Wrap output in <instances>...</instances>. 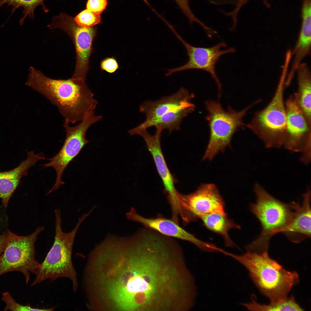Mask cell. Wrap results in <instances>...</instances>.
Here are the masks:
<instances>
[{
  "label": "cell",
  "instance_id": "obj_17",
  "mask_svg": "<svg viewBox=\"0 0 311 311\" xmlns=\"http://www.w3.org/2000/svg\"><path fill=\"white\" fill-rule=\"evenodd\" d=\"M43 153L35 154L33 151L27 153L26 159L16 168L12 170L0 172V199L5 208L23 176L26 175L28 169L38 161L46 160Z\"/></svg>",
  "mask_w": 311,
  "mask_h": 311
},
{
  "label": "cell",
  "instance_id": "obj_2",
  "mask_svg": "<svg viewBox=\"0 0 311 311\" xmlns=\"http://www.w3.org/2000/svg\"><path fill=\"white\" fill-rule=\"evenodd\" d=\"M225 255L235 259L246 268L260 292L271 302L283 300L293 286L299 283L295 272L288 271L269 256L268 251L247 252L237 255L227 252Z\"/></svg>",
  "mask_w": 311,
  "mask_h": 311
},
{
  "label": "cell",
  "instance_id": "obj_26",
  "mask_svg": "<svg viewBox=\"0 0 311 311\" xmlns=\"http://www.w3.org/2000/svg\"><path fill=\"white\" fill-rule=\"evenodd\" d=\"M107 4V0H88L86 8L91 11L100 15L105 9Z\"/></svg>",
  "mask_w": 311,
  "mask_h": 311
},
{
  "label": "cell",
  "instance_id": "obj_18",
  "mask_svg": "<svg viewBox=\"0 0 311 311\" xmlns=\"http://www.w3.org/2000/svg\"><path fill=\"white\" fill-rule=\"evenodd\" d=\"M302 22L297 40L292 54L293 60L289 73L295 75L303 60L310 54L311 40V9L306 7L301 10Z\"/></svg>",
  "mask_w": 311,
  "mask_h": 311
},
{
  "label": "cell",
  "instance_id": "obj_6",
  "mask_svg": "<svg viewBox=\"0 0 311 311\" xmlns=\"http://www.w3.org/2000/svg\"><path fill=\"white\" fill-rule=\"evenodd\" d=\"M257 200L251 204V212L261 224L262 231L257 238L270 243L274 235L284 232L292 217L293 211L291 203L286 204L269 194L258 184L254 187Z\"/></svg>",
  "mask_w": 311,
  "mask_h": 311
},
{
  "label": "cell",
  "instance_id": "obj_19",
  "mask_svg": "<svg viewBox=\"0 0 311 311\" xmlns=\"http://www.w3.org/2000/svg\"><path fill=\"white\" fill-rule=\"evenodd\" d=\"M297 73L298 90L296 93L297 102L308 122L311 124V73L306 63H301Z\"/></svg>",
  "mask_w": 311,
  "mask_h": 311
},
{
  "label": "cell",
  "instance_id": "obj_28",
  "mask_svg": "<svg viewBox=\"0 0 311 311\" xmlns=\"http://www.w3.org/2000/svg\"><path fill=\"white\" fill-rule=\"evenodd\" d=\"M8 237L7 232L0 235V258L5 249Z\"/></svg>",
  "mask_w": 311,
  "mask_h": 311
},
{
  "label": "cell",
  "instance_id": "obj_20",
  "mask_svg": "<svg viewBox=\"0 0 311 311\" xmlns=\"http://www.w3.org/2000/svg\"><path fill=\"white\" fill-rule=\"evenodd\" d=\"M195 106L177 111H170L155 119L145 120L138 126L133 128L136 130L146 129L154 126L156 129L162 130L167 129L170 133L180 129L183 119L194 110Z\"/></svg>",
  "mask_w": 311,
  "mask_h": 311
},
{
  "label": "cell",
  "instance_id": "obj_13",
  "mask_svg": "<svg viewBox=\"0 0 311 311\" xmlns=\"http://www.w3.org/2000/svg\"><path fill=\"white\" fill-rule=\"evenodd\" d=\"M126 216L128 220L139 222L145 227L162 234L190 242L202 251L210 252L213 249V244L198 238L181 227L179 223L172 219L164 217L161 214H158L155 218H147L139 215L134 208L132 207Z\"/></svg>",
  "mask_w": 311,
  "mask_h": 311
},
{
  "label": "cell",
  "instance_id": "obj_31",
  "mask_svg": "<svg viewBox=\"0 0 311 311\" xmlns=\"http://www.w3.org/2000/svg\"><path fill=\"white\" fill-rule=\"evenodd\" d=\"M215 33H214V34H215ZM212 36H210V37H211V36H212Z\"/></svg>",
  "mask_w": 311,
  "mask_h": 311
},
{
  "label": "cell",
  "instance_id": "obj_22",
  "mask_svg": "<svg viewBox=\"0 0 311 311\" xmlns=\"http://www.w3.org/2000/svg\"><path fill=\"white\" fill-rule=\"evenodd\" d=\"M249 310L256 311H302L303 308L296 302L293 297L283 300L271 302L269 304H261L254 301L251 303L244 304Z\"/></svg>",
  "mask_w": 311,
  "mask_h": 311
},
{
  "label": "cell",
  "instance_id": "obj_30",
  "mask_svg": "<svg viewBox=\"0 0 311 311\" xmlns=\"http://www.w3.org/2000/svg\"><path fill=\"white\" fill-rule=\"evenodd\" d=\"M244 0L246 1H249V0ZM262 1L263 2H266V1L267 0H262Z\"/></svg>",
  "mask_w": 311,
  "mask_h": 311
},
{
  "label": "cell",
  "instance_id": "obj_14",
  "mask_svg": "<svg viewBox=\"0 0 311 311\" xmlns=\"http://www.w3.org/2000/svg\"><path fill=\"white\" fill-rule=\"evenodd\" d=\"M162 131L156 130L155 134H150L147 129L139 131L137 135L143 137L151 154L158 172L162 180L167 199L170 205L175 206L179 202V194L174 185L173 177L170 172L164 156L160 145Z\"/></svg>",
  "mask_w": 311,
  "mask_h": 311
},
{
  "label": "cell",
  "instance_id": "obj_4",
  "mask_svg": "<svg viewBox=\"0 0 311 311\" xmlns=\"http://www.w3.org/2000/svg\"><path fill=\"white\" fill-rule=\"evenodd\" d=\"M287 69L282 68L274 96L265 108L257 112L246 125L269 148L283 147L286 136V115L284 91Z\"/></svg>",
  "mask_w": 311,
  "mask_h": 311
},
{
  "label": "cell",
  "instance_id": "obj_9",
  "mask_svg": "<svg viewBox=\"0 0 311 311\" xmlns=\"http://www.w3.org/2000/svg\"><path fill=\"white\" fill-rule=\"evenodd\" d=\"M286 115V136L283 147L290 151L301 153L300 158L305 164L311 160V124L299 107L296 93L285 103Z\"/></svg>",
  "mask_w": 311,
  "mask_h": 311
},
{
  "label": "cell",
  "instance_id": "obj_8",
  "mask_svg": "<svg viewBox=\"0 0 311 311\" xmlns=\"http://www.w3.org/2000/svg\"><path fill=\"white\" fill-rule=\"evenodd\" d=\"M102 118V116L95 115L94 113L86 116L75 126H70L68 122H65L63 127L66 136L63 146L56 155L48 159L49 161L48 163L42 165L44 168L52 167L56 173L55 183L48 194L57 190L64 183L61 179L64 171L85 145L90 142L86 138L88 128Z\"/></svg>",
  "mask_w": 311,
  "mask_h": 311
},
{
  "label": "cell",
  "instance_id": "obj_23",
  "mask_svg": "<svg viewBox=\"0 0 311 311\" xmlns=\"http://www.w3.org/2000/svg\"><path fill=\"white\" fill-rule=\"evenodd\" d=\"M45 0H0V7L5 4H7V7H12V14L18 8L22 7L24 10L22 12L23 17L20 21V24H22L24 20L27 17L33 18L34 12L35 8L39 5H42L44 10L45 8L43 4Z\"/></svg>",
  "mask_w": 311,
  "mask_h": 311
},
{
  "label": "cell",
  "instance_id": "obj_3",
  "mask_svg": "<svg viewBox=\"0 0 311 311\" xmlns=\"http://www.w3.org/2000/svg\"><path fill=\"white\" fill-rule=\"evenodd\" d=\"M55 232L54 244L43 262L40 264L36 278L31 286H33L47 279L54 280L66 277L72 282L75 292L78 287L77 274L72 259L73 247L75 238L81 223L90 214L88 212L78 219L74 228L70 232H64L62 229L61 212L59 209L54 210Z\"/></svg>",
  "mask_w": 311,
  "mask_h": 311
},
{
  "label": "cell",
  "instance_id": "obj_25",
  "mask_svg": "<svg viewBox=\"0 0 311 311\" xmlns=\"http://www.w3.org/2000/svg\"><path fill=\"white\" fill-rule=\"evenodd\" d=\"M1 300L5 303L4 311H50L53 308L41 309L32 308L30 306L24 305L16 302L10 293L5 292L3 293Z\"/></svg>",
  "mask_w": 311,
  "mask_h": 311
},
{
  "label": "cell",
  "instance_id": "obj_12",
  "mask_svg": "<svg viewBox=\"0 0 311 311\" xmlns=\"http://www.w3.org/2000/svg\"><path fill=\"white\" fill-rule=\"evenodd\" d=\"M58 26L71 35L75 45L76 64L75 71L72 77L84 80V73L86 70L90 53L94 30L91 27L78 26L72 17L66 14L60 17Z\"/></svg>",
  "mask_w": 311,
  "mask_h": 311
},
{
  "label": "cell",
  "instance_id": "obj_7",
  "mask_svg": "<svg viewBox=\"0 0 311 311\" xmlns=\"http://www.w3.org/2000/svg\"><path fill=\"white\" fill-rule=\"evenodd\" d=\"M44 229L39 227L33 233L25 236H18L8 230L6 245L0 258V276L19 272L24 275L26 284L28 283L30 273L35 274L40 264L35 257V244Z\"/></svg>",
  "mask_w": 311,
  "mask_h": 311
},
{
  "label": "cell",
  "instance_id": "obj_27",
  "mask_svg": "<svg viewBox=\"0 0 311 311\" xmlns=\"http://www.w3.org/2000/svg\"><path fill=\"white\" fill-rule=\"evenodd\" d=\"M101 68L107 71L112 73L118 68V65L116 60L113 58H107L101 63Z\"/></svg>",
  "mask_w": 311,
  "mask_h": 311
},
{
  "label": "cell",
  "instance_id": "obj_21",
  "mask_svg": "<svg viewBox=\"0 0 311 311\" xmlns=\"http://www.w3.org/2000/svg\"><path fill=\"white\" fill-rule=\"evenodd\" d=\"M199 218L206 228L222 237L226 247L233 248L236 246L230 238L228 232L231 229H240V227L232 220L228 218L227 215L218 213L202 215Z\"/></svg>",
  "mask_w": 311,
  "mask_h": 311
},
{
  "label": "cell",
  "instance_id": "obj_15",
  "mask_svg": "<svg viewBox=\"0 0 311 311\" xmlns=\"http://www.w3.org/2000/svg\"><path fill=\"white\" fill-rule=\"evenodd\" d=\"M310 191L303 196L301 203L291 202L293 213L290 221L283 233L291 241L299 242L311 236Z\"/></svg>",
  "mask_w": 311,
  "mask_h": 311
},
{
  "label": "cell",
  "instance_id": "obj_11",
  "mask_svg": "<svg viewBox=\"0 0 311 311\" xmlns=\"http://www.w3.org/2000/svg\"><path fill=\"white\" fill-rule=\"evenodd\" d=\"M180 201L186 224L203 215L218 213L227 215L223 198L217 187L212 183L202 184L188 194L180 193Z\"/></svg>",
  "mask_w": 311,
  "mask_h": 311
},
{
  "label": "cell",
  "instance_id": "obj_16",
  "mask_svg": "<svg viewBox=\"0 0 311 311\" xmlns=\"http://www.w3.org/2000/svg\"><path fill=\"white\" fill-rule=\"evenodd\" d=\"M194 94L184 88L171 96L155 101H145L140 106L141 112L145 113L146 120L155 119L168 112L195 106L191 102Z\"/></svg>",
  "mask_w": 311,
  "mask_h": 311
},
{
  "label": "cell",
  "instance_id": "obj_10",
  "mask_svg": "<svg viewBox=\"0 0 311 311\" xmlns=\"http://www.w3.org/2000/svg\"><path fill=\"white\" fill-rule=\"evenodd\" d=\"M170 29L185 47L189 59L185 64L181 66L167 69V72L166 75L169 76L176 72L189 69H197L204 71L208 73L215 81L219 92V95L220 96L221 85L216 72L215 65L222 56L227 53H233L235 51V49L230 48L226 50H222V48L227 46L223 42L209 48L194 46L185 41L173 27L171 28Z\"/></svg>",
  "mask_w": 311,
  "mask_h": 311
},
{
  "label": "cell",
  "instance_id": "obj_24",
  "mask_svg": "<svg viewBox=\"0 0 311 311\" xmlns=\"http://www.w3.org/2000/svg\"><path fill=\"white\" fill-rule=\"evenodd\" d=\"M73 19L78 26L85 27H91L100 23L101 21L100 14L87 9L79 13Z\"/></svg>",
  "mask_w": 311,
  "mask_h": 311
},
{
  "label": "cell",
  "instance_id": "obj_5",
  "mask_svg": "<svg viewBox=\"0 0 311 311\" xmlns=\"http://www.w3.org/2000/svg\"><path fill=\"white\" fill-rule=\"evenodd\" d=\"M260 102L256 101L252 104L240 111L229 107L227 110L222 107L219 101L209 100L205 102L208 113L206 118L210 129L209 139L202 160H212L220 152L230 147L234 134L244 125L243 118L252 106Z\"/></svg>",
  "mask_w": 311,
  "mask_h": 311
},
{
  "label": "cell",
  "instance_id": "obj_1",
  "mask_svg": "<svg viewBox=\"0 0 311 311\" xmlns=\"http://www.w3.org/2000/svg\"><path fill=\"white\" fill-rule=\"evenodd\" d=\"M26 85L44 95L56 105L65 121L74 124L94 113L97 101L84 80L50 78L31 67Z\"/></svg>",
  "mask_w": 311,
  "mask_h": 311
},
{
  "label": "cell",
  "instance_id": "obj_29",
  "mask_svg": "<svg viewBox=\"0 0 311 311\" xmlns=\"http://www.w3.org/2000/svg\"><path fill=\"white\" fill-rule=\"evenodd\" d=\"M215 0L218 1H221V2H227L231 1H233L234 0Z\"/></svg>",
  "mask_w": 311,
  "mask_h": 311
}]
</instances>
